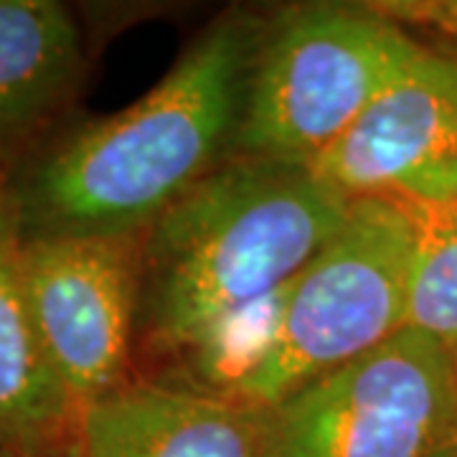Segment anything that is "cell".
Instances as JSON below:
<instances>
[{
  "mask_svg": "<svg viewBox=\"0 0 457 457\" xmlns=\"http://www.w3.org/2000/svg\"><path fill=\"white\" fill-rule=\"evenodd\" d=\"M143 242L145 231L26 237L23 242L33 323L79 411L132 381Z\"/></svg>",
  "mask_w": 457,
  "mask_h": 457,
  "instance_id": "obj_6",
  "label": "cell"
},
{
  "mask_svg": "<svg viewBox=\"0 0 457 457\" xmlns=\"http://www.w3.org/2000/svg\"><path fill=\"white\" fill-rule=\"evenodd\" d=\"M407 326L457 353V206L420 213V239L409 275Z\"/></svg>",
  "mask_w": 457,
  "mask_h": 457,
  "instance_id": "obj_11",
  "label": "cell"
},
{
  "mask_svg": "<svg viewBox=\"0 0 457 457\" xmlns=\"http://www.w3.org/2000/svg\"><path fill=\"white\" fill-rule=\"evenodd\" d=\"M374 5H303L262 33L231 158L315 163L420 54Z\"/></svg>",
  "mask_w": 457,
  "mask_h": 457,
  "instance_id": "obj_3",
  "label": "cell"
},
{
  "mask_svg": "<svg viewBox=\"0 0 457 457\" xmlns=\"http://www.w3.org/2000/svg\"><path fill=\"white\" fill-rule=\"evenodd\" d=\"M420 213L356 198L343 228L287 290L278 328L228 399L267 409L407 326Z\"/></svg>",
  "mask_w": 457,
  "mask_h": 457,
  "instance_id": "obj_4",
  "label": "cell"
},
{
  "mask_svg": "<svg viewBox=\"0 0 457 457\" xmlns=\"http://www.w3.org/2000/svg\"><path fill=\"white\" fill-rule=\"evenodd\" d=\"M437 457H457V447H453V450H447V453H442Z\"/></svg>",
  "mask_w": 457,
  "mask_h": 457,
  "instance_id": "obj_13",
  "label": "cell"
},
{
  "mask_svg": "<svg viewBox=\"0 0 457 457\" xmlns=\"http://www.w3.org/2000/svg\"><path fill=\"white\" fill-rule=\"evenodd\" d=\"M84 71L82 31L54 0H0V163L44 128Z\"/></svg>",
  "mask_w": 457,
  "mask_h": 457,
  "instance_id": "obj_10",
  "label": "cell"
},
{
  "mask_svg": "<svg viewBox=\"0 0 457 457\" xmlns=\"http://www.w3.org/2000/svg\"><path fill=\"white\" fill-rule=\"evenodd\" d=\"M0 457H11V455H3V453H0Z\"/></svg>",
  "mask_w": 457,
  "mask_h": 457,
  "instance_id": "obj_14",
  "label": "cell"
},
{
  "mask_svg": "<svg viewBox=\"0 0 457 457\" xmlns=\"http://www.w3.org/2000/svg\"><path fill=\"white\" fill-rule=\"evenodd\" d=\"M0 163V453L74 457L79 407L56 376L23 282V228Z\"/></svg>",
  "mask_w": 457,
  "mask_h": 457,
  "instance_id": "obj_9",
  "label": "cell"
},
{
  "mask_svg": "<svg viewBox=\"0 0 457 457\" xmlns=\"http://www.w3.org/2000/svg\"><path fill=\"white\" fill-rule=\"evenodd\" d=\"M374 8L404 29L417 23L457 41V3H381Z\"/></svg>",
  "mask_w": 457,
  "mask_h": 457,
  "instance_id": "obj_12",
  "label": "cell"
},
{
  "mask_svg": "<svg viewBox=\"0 0 457 457\" xmlns=\"http://www.w3.org/2000/svg\"><path fill=\"white\" fill-rule=\"evenodd\" d=\"M351 206L311 165L228 158L145 228L135 353L176 363L290 287Z\"/></svg>",
  "mask_w": 457,
  "mask_h": 457,
  "instance_id": "obj_2",
  "label": "cell"
},
{
  "mask_svg": "<svg viewBox=\"0 0 457 457\" xmlns=\"http://www.w3.org/2000/svg\"><path fill=\"white\" fill-rule=\"evenodd\" d=\"M267 457H437L457 447V353L417 328L264 409Z\"/></svg>",
  "mask_w": 457,
  "mask_h": 457,
  "instance_id": "obj_5",
  "label": "cell"
},
{
  "mask_svg": "<svg viewBox=\"0 0 457 457\" xmlns=\"http://www.w3.org/2000/svg\"><path fill=\"white\" fill-rule=\"evenodd\" d=\"M311 168L348 198L411 212L457 206V54L422 46Z\"/></svg>",
  "mask_w": 457,
  "mask_h": 457,
  "instance_id": "obj_7",
  "label": "cell"
},
{
  "mask_svg": "<svg viewBox=\"0 0 457 457\" xmlns=\"http://www.w3.org/2000/svg\"><path fill=\"white\" fill-rule=\"evenodd\" d=\"M262 33L254 16L216 18L145 97L11 165L23 237L145 231L227 163Z\"/></svg>",
  "mask_w": 457,
  "mask_h": 457,
  "instance_id": "obj_1",
  "label": "cell"
},
{
  "mask_svg": "<svg viewBox=\"0 0 457 457\" xmlns=\"http://www.w3.org/2000/svg\"><path fill=\"white\" fill-rule=\"evenodd\" d=\"M74 457H267L264 409L132 378L82 409Z\"/></svg>",
  "mask_w": 457,
  "mask_h": 457,
  "instance_id": "obj_8",
  "label": "cell"
}]
</instances>
